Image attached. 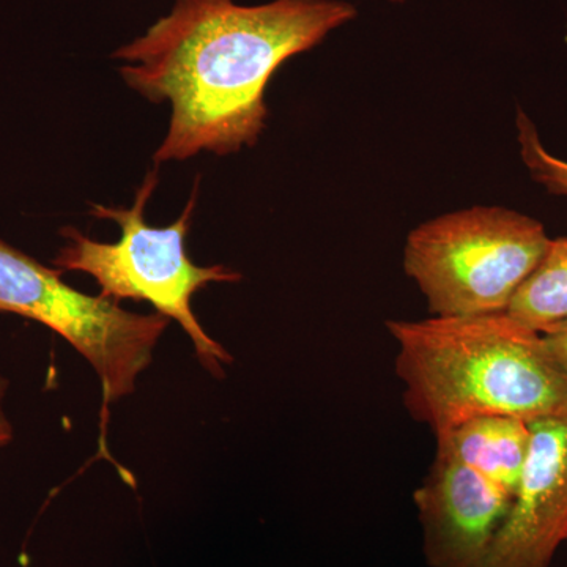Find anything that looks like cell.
Here are the masks:
<instances>
[{
	"mask_svg": "<svg viewBox=\"0 0 567 567\" xmlns=\"http://www.w3.org/2000/svg\"><path fill=\"white\" fill-rule=\"evenodd\" d=\"M357 18L346 0H175L144 35L112 58L123 81L173 106L155 164L252 147L267 122L265 92L284 62Z\"/></svg>",
	"mask_w": 567,
	"mask_h": 567,
	"instance_id": "cell-1",
	"label": "cell"
},
{
	"mask_svg": "<svg viewBox=\"0 0 567 567\" xmlns=\"http://www.w3.org/2000/svg\"><path fill=\"white\" fill-rule=\"evenodd\" d=\"M404 405L435 439L484 415L567 416V380L544 336L506 312L390 320Z\"/></svg>",
	"mask_w": 567,
	"mask_h": 567,
	"instance_id": "cell-2",
	"label": "cell"
},
{
	"mask_svg": "<svg viewBox=\"0 0 567 567\" xmlns=\"http://www.w3.org/2000/svg\"><path fill=\"white\" fill-rule=\"evenodd\" d=\"M158 186V169L148 171L137 188L132 208L92 204L91 215L111 219L121 226L115 244H102L74 229L63 227L66 245L52 265L62 271H81L95 279L103 297L147 301L158 315L175 320L192 339L200 364L215 377H224V365L233 354L205 333L192 308L194 293L212 282H237L241 275L224 265L199 267L189 259L186 237L192 229L193 212L199 194V178L194 183L185 210L166 227L145 221V207Z\"/></svg>",
	"mask_w": 567,
	"mask_h": 567,
	"instance_id": "cell-3",
	"label": "cell"
},
{
	"mask_svg": "<svg viewBox=\"0 0 567 567\" xmlns=\"http://www.w3.org/2000/svg\"><path fill=\"white\" fill-rule=\"evenodd\" d=\"M544 224L502 207L447 213L406 238L404 270L435 317L506 312L543 259Z\"/></svg>",
	"mask_w": 567,
	"mask_h": 567,
	"instance_id": "cell-4",
	"label": "cell"
},
{
	"mask_svg": "<svg viewBox=\"0 0 567 567\" xmlns=\"http://www.w3.org/2000/svg\"><path fill=\"white\" fill-rule=\"evenodd\" d=\"M62 275L0 238V312L35 320L65 339L99 377L104 405L115 404L136 391L171 320L82 293Z\"/></svg>",
	"mask_w": 567,
	"mask_h": 567,
	"instance_id": "cell-5",
	"label": "cell"
},
{
	"mask_svg": "<svg viewBox=\"0 0 567 567\" xmlns=\"http://www.w3.org/2000/svg\"><path fill=\"white\" fill-rule=\"evenodd\" d=\"M413 498L431 567H483L513 503L509 492L440 446Z\"/></svg>",
	"mask_w": 567,
	"mask_h": 567,
	"instance_id": "cell-6",
	"label": "cell"
},
{
	"mask_svg": "<svg viewBox=\"0 0 567 567\" xmlns=\"http://www.w3.org/2000/svg\"><path fill=\"white\" fill-rule=\"evenodd\" d=\"M528 424L527 462L483 567H548L567 540V416Z\"/></svg>",
	"mask_w": 567,
	"mask_h": 567,
	"instance_id": "cell-7",
	"label": "cell"
},
{
	"mask_svg": "<svg viewBox=\"0 0 567 567\" xmlns=\"http://www.w3.org/2000/svg\"><path fill=\"white\" fill-rule=\"evenodd\" d=\"M528 421L507 415L472 417L436 439L462 464L514 495L527 462Z\"/></svg>",
	"mask_w": 567,
	"mask_h": 567,
	"instance_id": "cell-8",
	"label": "cell"
},
{
	"mask_svg": "<svg viewBox=\"0 0 567 567\" xmlns=\"http://www.w3.org/2000/svg\"><path fill=\"white\" fill-rule=\"evenodd\" d=\"M506 315L540 334L567 323V237L550 238L543 259L518 287Z\"/></svg>",
	"mask_w": 567,
	"mask_h": 567,
	"instance_id": "cell-9",
	"label": "cell"
},
{
	"mask_svg": "<svg viewBox=\"0 0 567 567\" xmlns=\"http://www.w3.org/2000/svg\"><path fill=\"white\" fill-rule=\"evenodd\" d=\"M517 140L522 162L533 181L543 185L548 193L567 197V162L544 147L535 123L522 110L517 112Z\"/></svg>",
	"mask_w": 567,
	"mask_h": 567,
	"instance_id": "cell-10",
	"label": "cell"
},
{
	"mask_svg": "<svg viewBox=\"0 0 567 567\" xmlns=\"http://www.w3.org/2000/svg\"><path fill=\"white\" fill-rule=\"evenodd\" d=\"M543 336L548 352H550L554 360L557 361L559 369H561L567 380V323Z\"/></svg>",
	"mask_w": 567,
	"mask_h": 567,
	"instance_id": "cell-11",
	"label": "cell"
},
{
	"mask_svg": "<svg viewBox=\"0 0 567 567\" xmlns=\"http://www.w3.org/2000/svg\"><path fill=\"white\" fill-rule=\"evenodd\" d=\"M10 382L7 377L0 374V450L9 446L14 439V429L6 412V398L9 393Z\"/></svg>",
	"mask_w": 567,
	"mask_h": 567,
	"instance_id": "cell-12",
	"label": "cell"
},
{
	"mask_svg": "<svg viewBox=\"0 0 567 567\" xmlns=\"http://www.w3.org/2000/svg\"><path fill=\"white\" fill-rule=\"evenodd\" d=\"M388 2L404 3V2H406V0H388Z\"/></svg>",
	"mask_w": 567,
	"mask_h": 567,
	"instance_id": "cell-13",
	"label": "cell"
},
{
	"mask_svg": "<svg viewBox=\"0 0 567 567\" xmlns=\"http://www.w3.org/2000/svg\"><path fill=\"white\" fill-rule=\"evenodd\" d=\"M566 543H567V540H566Z\"/></svg>",
	"mask_w": 567,
	"mask_h": 567,
	"instance_id": "cell-14",
	"label": "cell"
}]
</instances>
